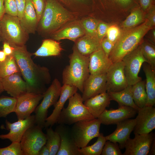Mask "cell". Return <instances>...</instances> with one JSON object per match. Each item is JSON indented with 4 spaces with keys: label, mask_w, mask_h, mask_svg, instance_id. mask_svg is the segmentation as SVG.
I'll return each mask as SVG.
<instances>
[{
    "label": "cell",
    "mask_w": 155,
    "mask_h": 155,
    "mask_svg": "<svg viewBox=\"0 0 155 155\" xmlns=\"http://www.w3.org/2000/svg\"><path fill=\"white\" fill-rule=\"evenodd\" d=\"M101 124L98 118L80 121L73 124L70 129L77 146L80 148L85 147L92 140L99 136Z\"/></svg>",
    "instance_id": "cell-7"
},
{
    "label": "cell",
    "mask_w": 155,
    "mask_h": 155,
    "mask_svg": "<svg viewBox=\"0 0 155 155\" xmlns=\"http://www.w3.org/2000/svg\"><path fill=\"white\" fill-rule=\"evenodd\" d=\"M6 57L7 56L3 51V50H0V61H4Z\"/></svg>",
    "instance_id": "cell-54"
},
{
    "label": "cell",
    "mask_w": 155,
    "mask_h": 155,
    "mask_svg": "<svg viewBox=\"0 0 155 155\" xmlns=\"http://www.w3.org/2000/svg\"><path fill=\"white\" fill-rule=\"evenodd\" d=\"M140 4L143 9H148L150 5L151 0H140Z\"/></svg>",
    "instance_id": "cell-49"
},
{
    "label": "cell",
    "mask_w": 155,
    "mask_h": 155,
    "mask_svg": "<svg viewBox=\"0 0 155 155\" xmlns=\"http://www.w3.org/2000/svg\"><path fill=\"white\" fill-rule=\"evenodd\" d=\"M38 155H50L49 148L46 144L40 149Z\"/></svg>",
    "instance_id": "cell-48"
},
{
    "label": "cell",
    "mask_w": 155,
    "mask_h": 155,
    "mask_svg": "<svg viewBox=\"0 0 155 155\" xmlns=\"http://www.w3.org/2000/svg\"><path fill=\"white\" fill-rule=\"evenodd\" d=\"M121 32L120 29L117 26L114 25L109 26L106 32V38L114 45Z\"/></svg>",
    "instance_id": "cell-40"
},
{
    "label": "cell",
    "mask_w": 155,
    "mask_h": 155,
    "mask_svg": "<svg viewBox=\"0 0 155 155\" xmlns=\"http://www.w3.org/2000/svg\"><path fill=\"white\" fill-rule=\"evenodd\" d=\"M144 19V15L142 11L140 9H136L133 11L123 21L121 27L123 30L133 28L142 23Z\"/></svg>",
    "instance_id": "cell-35"
},
{
    "label": "cell",
    "mask_w": 155,
    "mask_h": 155,
    "mask_svg": "<svg viewBox=\"0 0 155 155\" xmlns=\"http://www.w3.org/2000/svg\"><path fill=\"white\" fill-rule=\"evenodd\" d=\"M20 20L22 27L28 34L37 31L38 21L31 0H26L23 16Z\"/></svg>",
    "instance_id": "cell-26"
},
{
    "label": "cell",
    "mask_w": 155,
    "mask_h": 155,
    "mask_svg": "<svg viewBox=\"0 0 155 155\" xmlns=\"http://www.w3.org/2000/svg\"><path fill=\"white\" fill-rule=\"evenodd\" d=\"M135 118L136 123L133 129L135 135L149 133L155 128V108L146 106L139 108Z\"/></svg>",
    "instance_id": "cell-14"
},
{
    "label": "cell",
    "mask_w": 155,
    "mask_h": 155,
    "mask_svg": "<svg viewBox=\"0 0 155 155\" xmlns=\"http://www.w3.org/2000/svg\"><path fill=\"white\" fill-rule=\"evenodd\" d=\"M12 55L26 84L27 92L43 94L51 81L49 69L35 63L25 46L14 48Z\"/></svg>",
    "instance_id": "cell-1"
},
{
    "label": "cell",
    "mask_w": 155,
    "mask_h": 155,
    "mask_svg": "<svg viewBox=\"0 0 155 155\" xmlns=\"http://www.w3.org/2000/svg\"><path fill=\"white\" fill-rule=\"evenodd\" d=\"M80 20L85 34L97 37V28L100 20L89 16L83 17Z\"/></svg>",
    "instance_id": "cell-37"
},
{
    "label": "cell",
    "mask_w": 155,
    "mask_h": 155,
    "mask_svg": "<svg viewBox=\"0 0 155 155\" xmlns=\"http://www.w3.org/2000/svg\"><path fill=\"white\" fill-rule=\"evenodd\" d=\"M112 63L102 49L91 54L89 57V70L90 74L106 73Z\"/></svg>",
    "instance_id": "cell-23"
},
{
    "label": "cell",
    "mask_w": 155,
    "mask_h": 155,
    "mask_svg": "<svg viewBox=\"0 0 155 155\" xmlns=\"http://www.w3.org/2000/svg\"><path fill=\"white\" fill-rule=\"evenodd\" d=\"M154 139V134L152 132L135 135L134 138L129 137L126 142L124 146L125 151L123 155H148Z\"/></svg>",
    "instance_id": "cell-11"
},
{
    "label": "cell",
    "mask_w": 155,
    "mask_h": 155,
    "mask_svg": "<svg viewBox=\"0 0 155 155\" xmlns=\"http://www.w3.org/2000/svg\"><path fill=\"white\" fill-rule=\"evenodd\" d=\"M62 1L64 2V3L66 2L67 0H61ZM70 0V2H73L77 3L84 4L85 3L87 0Z\"/></svg>",
    "instance_id": "cell-53"
},
{
    "label": "cell",
    "mask_w": 155,
    "mask_h": 155,
    "mask_svg": "<svg viewBox=\"0 0 155 155\" xmlns=\"http://www.w3.org/2000/svg\"><path fill=\"white\" fill-rule=\"evenodd\" d=\"M137 111L129 106H120L117 109H106L98 118L104 125L116 124L135 117Z\"/></svg>",
    "instance_id": "cell-16"
},
{
    "label": "cell",
    "mask_w": 155,
    "mask_h": 155,
    "mask_svg": "<svg viewBox=\"0 0 155 155\" xmlns=\"http://www.w3.org/2000/svg\"><path fill=\"white\" fill-rule=\"evenodd\" d=\"M151 29L146 20L137 26L123 30L109 55L112 63L121 61L125 56L137 47L144 36Z\"/></svg>",
    "instance_id": "cell-3"
},
{
    "label": "cell",
    "mask_w": 155,
    "mask_h": 155,
    "mask_svg": "<svg viewBox=\"0 0 155 155\" xmlns=\"http://www.w3.org/2000/svg\"><path fill=\"white\" fill-rule=\"evenodd\" d=\"M26 0H15L18 12V17L20 20L22 18L25 9Z\"/></svg>",
    "instance_id": "cell-45"
},
{
    "label": "cell",
    "mask_w": 155,
    "mask_h": 155,
    "mask_svg": "<svg viewBox=\"0 0 155 155\" xmlns=\"http://www.w3.org/2000/svg\"><path fill=\"white\" fill-rule=\"evenodd\" d=\"M89 57L82 55L73 46V52L69 56V64L63 71V84L75 86L83 92L84 82L90 75Z\"/></svg>",
    "instance_id": "cell-4"
},
{
    "label": "cell",
    "mask_w": 155,
    "mask_h": 155,
    "mask_svg": "<svg viewBox=\"0 0 155 155\" xmlns=\"http://www.w3.org/2000/svg\"><path fill=\"white\" fill-rule=\"evenodd\" d=\"M152 40L153 42H155V30L153 29L152 32Z\"/></svg>",
    "instance_id": "cell-56"
},
{
    "label": "cell",
    "mask_w": 155,
    "mask_h": 155,
    "mask_svg": "<svg viewBox=\"0 0 155 155\" xmlns=\"http://www.w3.org/2000/svg\"><path fill=\"white\" fill-rule=\"evenodd\" d=\"M4 4L5 14L18 17V10L15 0H4Z\"/></svg>",
    "instance_id": "cell-41"
},
{
    "label": "cell",
    "mask_w": 155,
    "mask_h": 155,
    "mask_svg": "<svg viewBox=\"0 0 155 155\" xmlns=\"http://www.w3.org/2000/svg\"><path fill=\"white\" fill-rule=\"evenodd\" d=\"M6 128L9 132L5 134L0 135V139H8L11 142H20L22 137L26 131L35 124L34 115H30L27 118L11 123L6 120Z\"/></svg>",
    "instance_id": "cell-15"
},
{
    "label": "cell",
    "mask_w": 155,
    "mask_h": 155,
    "mask_svg": "<svg viewBox=\"0 0 155 155\" xmlns=\"http://www.w3.org/2000/svg\"><path fill=\"white\" fill-rule=\"evenodd\" d=\"M117 2L123 6H125L129 5L131 0H115Z\"/></svg>",
    "instance_id": "cell-51"
},
{
    "label": "cell",
    "mask_w": 155,
    "mask_h": 155,
    "mask_svg": "<svg viewBox=\"0 0 155 155\" xmlns=\"http://www.w3.org/2000/svg\"><path fill=\"white\" fill-rule=\"evenodd\" d=\"M102 48L106 55L108 57L114 45L106 38H104L101 41Z\"/></svg>",
    "instance_id": "cell-44"
},
{
    "label": "cell",
    "mask_w": 155,
    "mask_h": 155,
    "mask_svg": "<svg viewBox=\"0 0 155 155\" xmlns=\"http://www.w3.org/2000/svg\"><path fill=\"white\" fill-rule=\"evenodd\" d=\"M80 18L56 0H46L45 7L38 22L37 31L43 36H50L67 23Z\"/></svg>",
    "instance_id": "cell-2"
},
{
    "label": "cell",
    "mask_w": 155,
    "mask_h": 155,
    "mask_svg": "<svg viewBox=\"0 0 155 155\" xmlns=\"http://www.w3.org/2000/svg\"><path fill=\"white\" fill-rule=\"evenodd\" d=\"M46 144L49 148L50 155L57 154L60 147V137L58 133L50 127L46 129Z\"/></svg>",
    "instance_id": "cell-32"
},
{
    "label": "cell",
    "mask_w": 155,
    "mask_h": 155,
    "mask_svg": "<svg viewBox=\"0 0 155 155\" xmlns=\"http://www.w3.org/2000/svg\"><path fill=\"white\" fill-rule=\"evenodd\" d=\"M155 140H154L148 155H155Z\"/></svg>",
    "instance_id": "cell-52"
},
{
    "label": "cell",
    "mask_w": 155,
    "mask_h": 155,
    "mask_svg": "<svg viewBox=\"0 0 155 155\" xmlns=\"http://www.w3.org/2000/svg\"><path fill=\"white\" fill-rule=\"evenodd\" d=\"M4 91L2 84V78L0 77V94Z\"/></svg>",
    "instance_id": "cell-55"
},
{
    "label": "cell",
    "mask_w": 155,
    "mask_h": 155,
    "mask_svg": "<svg viewBox=\"0 0 155 155\" xmlns=\"http://www.w3.org/2000/svg\"><path fill=\"white\" fill-rule=\"evenodd\" d=\"M131 92L133 101L137 106L142 108L146 106L147 98L145 81L142 80L132 86Z\"/></svg>",
    "instance_id": "cell-30"
},
{
    "label": "cell",
    "mask_w": 155,
    "mask_h": 155,
    "mask_svg": "<svg viewBox=\"0 0 155 155\" xmlns=\"http://www.w3.org/2000/svg\"><path fill=\"white\" fill-rule=\"evenodd\" d=\"M80 19L72 21L64 25L52 34L50 36L51 38L58 41L67 39L74 42L85 34Z\"/></svg>",
    "instance_id": "cell-18"
},
{
    "label": "cell",
    "mask_w": 155,
    "mask_h": 155,
    "mask_svg": "<svg viewBox=\"0 0 155 155\" xmlns=\"http://www.w3.org/2000/svg\"><path fill=\"white\" fill-rule=\"evenodd\" d=\"M60 137V144L57 155H80L71 129L65 125L59 124L55 130Z\"/></svg>",
    "instance_id": "cell-17"
},
{
    "label": "cell",
    "mask_w": 155,
    "mask_h": 155,
    "mask_svg": "<svg viewBox=\"0 0 155 155\" xmlns=\"http://www.w3.org/2000/svg\"><path fill=\"white\" fill-rule=\"evenodd\" d=\"M39 22L44 10L46 0H31Z\"/></svg>",
    "instance_id": "cell-42"
},
{
    "label": "cell",
    "mask_w": 155,
    "mask_h": 155,
    "mask_svg": "<svg viewBox=\"0 0 155 155\" xmlns=\"http://www.w3.org/2000/svg\"><path fill=\"white\" fill-rule=\"evenodd\" d=\"M143 56L153 70H155V47L152 44L146 41L141 42L140 44Z\"/></svg>",
    "instance_id": "cell-36"
},
{
    "label": "cell",
    "mask_w": 155,
    "mask_h": 155,
    "mask_svg": "<svg viewBox=\"0 0 155 155\" xmlns=\"http://www.w3.org/2000/svg\"><path fill=\"white\" fill-rule=\"evenodd\" d=\"M110 25L108 24L100 21L97 30L96 37L100 41L104 38Z\"/></svg>",
    "instance_id": "cell-43"
},
{
    "label": "cell",
    "mask_w": 155,
    "mask_h": 155,
    "mask_svg": "<svg viewBox=\"0 0 155 155\" xmlns=\"http://www.w3.org/2000/svg\"><path fill=\"white\" fill-rule=\"evenodd\" d=\"M143 64L146 76L145 88L147 98L146 106H154L155 104V70L152 69L146 62Z\"/></svg>",
    "instance_id": "cell-27"
},
{
    "label": "cell",
    "mask_w": 155,
    "mask_h": 155,
    "mask_svg": "<svg viewBox=\"0 0 155 155\" xmlns=\"http://www.w3.org/2000/svg\"><path fill=\"white\" fill-rule=\"evenodd\" d=\"M0 155H23L20 143L12 142L8 146L0 148Z\"/></svg>",
    "instance_id": "cell-39"
},
{
    "label": "cell",
    "mask_w": 155,
    "mask_h": 155,
    "mask_svg": "<svg viewBox=\"0 0 155 155\" xmlns=\"http://www.w3.org/2000/svg\"><path fill=\"white\" fill-rule=\"evenodd\" d=\"M4 1V0H0V20L5 14Z\"/></svg>",
    "instance_id": "cell-50"
},
{
    "label": "cell",
    "mask_w": 155,
    "mask_h": 155,
    "mask_svg": "<svg viewBox=\"0 0 155 155\" xmlns=\"http://www.w3.org/2000/svg\"><path fill=\"white\" fill-rule=\"evenodd\" d=\"M67 107L63 108L59 117V124L71 125L78 122L95 119L84 105L82 96L77 92L70 97Z\"/></svg>",
    "instance_id": "cell-6"
},
{
    "label": "cell",
    "mask_w": 155,
    "mask_h": 155,
    "mask_svg": "<svg viewBox=\"0 0 155 155\" xmlns=\"http://www.w3.org/2000/svg\"><path fill=\"white\" fill-rule=\"evenodd\" d=\"M17 98L5 96H0V118H5L15 112Z\"/></svg>",
    "instance_id": "cell-34"
},
{
    "label": "cell",
    "mask_w": 155,
    "mask_h": 155,
    "mask_svg": "<svg viewBox=\"0 0 155 155\" xmlns=\"http://www.w3.org/2000/svg\"><path fill=\"white\" fill-rule=\"evenodd\" d=\"M46 142V134L42 131V128L34 125L26 131L20 142L23 155H38Z\"/></svg>",
    "instance_id": "cell-9"
},
{
    "label": "cell",
    "mask_w": 155,
    "mask_h": 155,
    "mask_svg": "<svg viewBox=\"0 0 155 155\" xmlns=\"http://www.w3.org/2000/svg\"><path fill=\"white\" fill-rule=\"evenodd\" d=\"M43 96V94L27 92L17 98L15 113L18 119H24L30 116Z\"/></svg>",
    "instance_id": "cell-13"
},
{
    "label": "cell",
    "mask_w": 155,
    "mask_h": 155,
    "mask_svg": "<svg viewBox=\"0 0 155 155\" xmlns=\"http://www.w3.org/2000/svg\"><path fill=\"white\" fill-rule=\"evenodd\" d=\"M111 100L108 93L104 92L84 101V104L95 118H98L109 106Z\"/></svg>",
    "instance_id": "cell-24"
},
{
    "label": "cell",
    "mask_w": 155,
    "mask_h": 155,
    "mask_svg": "<svg viewBox=\"0 0 155 155\" xmlns=\"http://www.w3.org/2000/svg\"><path fill=\"white\" fill-rule=\"evenodd\" d=\"M106 92V73L90 74L84 84L82 96L84 102L90 98Z\"/></svg>",
    "instance_id": "cell-20"
},
{
    "label": "cell",
    "mask_w": 155,
    "mask_h": 155,
    "mask_svg": "<svg viewBox=\"0 0 155 155\" xmlns=\"http://www.w3.org/2000/svg\"><path fill=\"white\" fill-rule=\"evenodd\" d=\"M62 86L59 80L55 78L43 94L42 100L35 110V124L44 128L47 118L48 109L54 105L59 98Z\"/></svg>",
    "instance_id": "cell-8"
},
{
    "label": "cell",
    "mask_w": 155,
    "mask_h": 155,
    "mask_svg": "<svg viewBox=\"0 0 155 155\" xmlns=\"http://www.w3.org/2000/svg\"><path fill=\"white\" fill-rule=\"evenodd\" d=\"M124 64V71L128 85L132 86L142 80L138 73L143 63H146L142 52L140 45L128 53L122 60Z\"/></svg>",
    "instance_id": "cell-10"
},
{
    "label": "cell",
    "mask_w": 155,
    "mask_h": 155,
    "mask_svg": "<svg viewBox=\"0 0 155 155\" xmlns=\"http://www.w3.org/2000/svg\"><path fill=\"white\" fill-rule=\"evenodd\" d=\"M29 34L22 27L18 17L5 14L0 20V41L8 43L12 47L25 45Z\"/></svg>",
    "instance_id": "cell-5"
},
{
    "label": "cell",
    "mask_w": 155,
    "mask_h": 155,
    "mask_svg": "<svg viewBox=\"0 0 155 155\" xmlns=\"http://www.w3.org/2000/svg\"><path fill=\"white\" fill-rule=\"evenodd\" d=\"M101 42L97 37L85 34L74 42L73 46L82 55L89 56L93 53L102 49Z\"/></svg>",
    "instance_id": "cell-25"
},
{
    "label": "cell",
    "mask_w": 155,
    "mask_h": 155,
    "mask_svg": "<svg viewBox=\"0 0 155 155\" xmlns=\"http://www.w3.org/2000/svg\"><path fill=\"white\" fill-rule=\"evenodd\" d=\"M3 50L6 56L11 55L13 52V48L6 42L3 43Z\"/></svg>",
    "instance_id": "cell-47"
},
{
    "label": "cell",
    "mask_w": 155,
    "mask_h": 155,
    "mask_svg": "<svg viewBox=\"0 0 155 155\" xmlns=\"http://www.w3.org/2000/svg\"><path fill=\"white\" fill-rule=\"evenodd\" d=\"M148 25L152 28L155 25V10L154 7L150 9L146 18Z\"/></svg>",
    "instance_id": "cell-46"
},
{
    "label": "cell",
    "mask_w": 155,
    "mask_h": 155,
    "mask_svg": "<svg viewBox=\"0 0 155 155\" xmlns=\"http://www.w3.org/2000/svg\"><path fill=\"white\" fill-rule=\"evenodd\" d=\"M136 123L135 119H127L116 124L117 127L111 134L105 136L107 140L117 143L121 149L124 148L125 143L130 137Z\"/></svg>",
    "instance_id": "cell-19"
},
{
    "label": "cell",
    "mask_w": 155,
    "mask_h": 155,
    "mask_svg": "<svg viewBox=\"0 0 155 155\" xmlns=\"http://www.w3.org/2000/svg\"><path fill=\"white\" fill-rule=\"evenodd\" d=\"M15 73L21 74L17 64L12 55L7 56L4 61H0V77L2 78Z\"/></svg>",
    "instance_id": "cell-31"
},
{
    "label": "cell",
    "mask_w": 155,
    "mask_h": 155,
    "mask_svg": "<svg viewBox=\"0 0 155 155\" xmlns=\"http://www.w3.org/2000/svg\"><path fill=\"white\" fill-rule=\"evenodd\" d=\"M131 86L128 85L124 89L120 91L108 93L111 100L117 102L119 106H129L137 111L139 108L135 105L133 99L131 92Z\"/></svg>",
    "instance_id": "cell-29"
},
{
    "label": "cell",
    "mask_w": 155,
    "mask_h": 155,
    "mask_svg": "<svg viewBox=\"0 0 155 155\" xmlns=\"http://www.w3.org/2000/svg\"><path fill=\"white\" fill-rule=\"evenodd\" d=\"M122 61L113 63L106 73V92L121 91L128 86Z\"/></svg>",
    "instance_id": "cell-12"
},
{
    "label": "cell",
    "mask_w": 155,
    "mask_h": 155,
    "mask_svg": "<svg viewBox=\"0 0 155 155\" xmlns=\"http://www.w3.org/2000/svg\"><path fill=\"white\" fill-rule=\"evenodd\" d=\"M101 154L123 155V154L118 143L107 140L105 143Z\"/></svg>",
    "instance_id": "cell-38"
},
{
    "label": "cell",
    "mask_w": 155,
    "mask_h": 155,
    "mask_svg": "<svg viewBox=\"0 0 155 155\" xmlns=\"http://www.w3.org/2000/svg\"><path fill=\"white\" fill-rule=\"evenodd\" d=\"M106 140L102 133L98 137L97 141L93 144L80 148L79 151L80 155H100Z\"/></svg>",
    "instance_id": "cell-33"
},
{
    "label": "cell",
    "mask_w": 155,
    "mask_h": 155,
    "mask_svg": "<svg viewBox=\"0 0 155 155\" xmlns=\"http://www.w3.org/2000/svg\"><path fill=\"white\" fill-rule=\"evenodd\" d=\"M20 73H15L2 78L4 91L11 96L17 98L27 92L26 84Z\"/></svg>",
    "instance_id": "cell-22"
},
{
    "label": "cell",
    "mask_w": 155,
    "mask_h": 155,
    "mask_svg": "<svg viewBox=\"0 0 155 155\" xmlns=\"http://www.w3.org/2000/svg\"><path fill=\"white\" fill-rule=\"evenodd\" d=\"M78 89L75 86L67 84L62 86L60 95L57 102L54 105V108L51 114L46 118L44 127H52L57 123L59 115L64 104L69 98L77 92Z\"/></svg>",
    "instance_id": "cell-21"
},
{
    "label": "cell",
    "mask_w": 155,
    "mask_h": 155,
    "mask_svg": "<svg viewBox=\"0 0 155 155\" xmlns=\"http://www.w3.org/2000/svg\"><path fill=\"white\" fill-rule=\"evenodd\" d=\"M63 49L58 41L51 38L43 40L41 46L33 55L36 57L57 56Z\"/></svg>",
    "instance_id": "cell-28"
}]
</instances>
